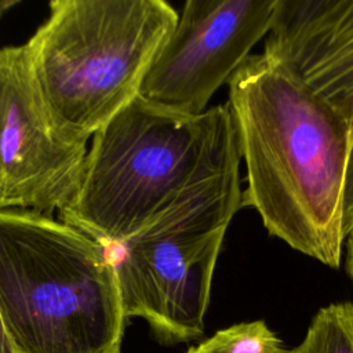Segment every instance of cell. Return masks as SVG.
<instances>
[{"label":"cell","mask_w":353,"mask_h":353,"mask_svg":"<svg viewBox=\"0 0 353 353\" xmlns=\"http://www.w3.org/2000/svg\"><path fill=\"white\" fill-rule=\"evenodd\" d=\"M228 92L247 170L241 208L292 250L339 269L353 116L263 51L234 72Z\"/></svg>","instance_id":"1"},{"label":"cell","mask_w":353,"mask_h":353,"mask_svg":"<svg viewBox=\"0 0 353 353\" xmlns=\"http://www.w3.org/2000/svg\"><path fill=\"white\" fill-rule=\"evenodd\" d=\"M0 314L17 353H121L110 248L51 215L0 210Z\"/></svg>","instance_id":"2"},{"label":"cell","mask_w":353,"mask_h":353,"mask_svg":"<svg viewBox=\"0 0 353 353\" xmlns=\"http://www.w3.org/2000/svg\"><path fill=\"white\" fill-rule=\"evenodd\" d=\"M236 159L241 154L228 103L183 116L138 97L92 135L62 221L113 250L192 181Z\"/></svg>","instance_id":"3"},{"label":"cell","mask_w":353,"mask_h":353,"mask_svg":"<svg viewBox=\"0 0 353 353\" xmlns=\"http://www.w3.org/2000/svg\"><path fill=\"white\" fill-rule=\"evenodd\" d=\"M25 43L58 121L90 139L135 101L178 12L164 0H55Z\"/></svg>","instance_id":"4"},{"label":"cell","mask_w":353,"mask_h":353,"mask_svg":"<svg viewBox=\"0 0 353 353\" xmlns=\"http://www.w3.org/2000/svg\"><path fill=\"white\" fill-rule=\"evenodd\" d=\"M240 161L203 174L143 228L110 250L127 317L163 345L204 332L212 276L226 229L241 210Z\"/></svg>","instance_id":"5"},{"label":"cell","mask_w":353,"mask_h":353,"mask_svg":"<svg viewBox=\"0 0 353 353\" xmlns=\"http://www.w3.org/2000/svg\"><path fill=\"white\" fill-rule=\"evenodd\" d=\"M87 143L54 116L26 46L0 48V210L61 214L79 189Z\"/></svg>","instance_id":"6"},{"label":"cell","mask_w":353,"mask_h":353,"mask_svg":"<svg viewBox=\"0 0 353 353\" xmlns=\"http://www.w3.org/2000/svg\"><path fill=\"white\" fill-rule=\"evenodd\" d=\"M277 0H188L154 58L139 97L164 110L199 116L269 34Z\"/></svg>","instance_id":"7"},{"label":"cell","mask_w":353,"mask_h":353,"mask_svg":"<svg viewBox=\"0 0 353 353\" xmlns=\"http://www.w3.org/2000/svg\"><path fill=\"white\" fill-rule=\"evenodd\" d=\"M262 51L353 116V0H277Z\"/></svg>","instance_id":"8"},{"label":"cell","mask_w":353,"mask_h":353,"mask_svg":"<svg viewBox=\"0 0 353 353\" xmlns=\"http://www.w3.org/2000/svg\"><path fill=\"white\" fill-rule=\"evenodd\" d=\"M291 353H353V303L336 302L320 307L303 341Z\"/></svg>","instance_id":"9"},{"label":"cell","mask_w":353,"mask_h":353,"mask_svg":"<svg viewBox=\"0 0 353 353\" xmlns=\"http://www.w3.org/2000/svg\"><path fill=\"white\" fill-rule=\"evenodd\" d=\"M186 353H291L263 320L244 321L218 330Z\"/></svg>","instance_id":"10"},{"label":"cell","mask_w":353,"mask_h":353,"mask_svg":"<svg viewBox=\"0 0 353 353\" xmlns=\"http://www.w3.org/2000/svg\"><path fill=\"white\" fill-rule=\"evenodd\" d=\"M353 228V148L349 159L345 192H343V218H342V232L346 237Z\"/></svg>","instance_id":"11"},{"label":"cell","mask_w":353,"mask_h":353,"mask_svg":"<svg viewBox=\"0 0 353 353\" xmlns=\"http://www.w3.org/2000/svg\"><path fill=\"white\" fill-rule=\"evenodd\" d=\"M346 250H345V272L353 284V228L345 237Z\"/></svg>","instance_id":"12"},{"label":"cell","mask_w":353,"mask_h":353,"mask_svg":"<svg viewBox=\"0 0 353 353\" xmlns=\"http://www.w3.org/2000/svg\"><path fill=\"white\" fill-rule=\"evenodd\" d=\"M0 353H17L0 314Z\"/></svg>","instance_id":"13"}]
</instances>
